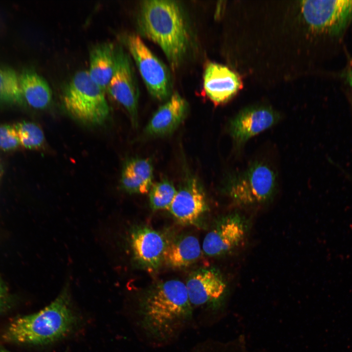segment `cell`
I'll return each mask as SVG.
<instances>
[{
    "mask_svg": "<svg viewBox=\"0 0 352 352\" xmlns=\"http://www.w3.org/2000/svg\"><path fill=\"white\" fill-rule=\"evenodd\" d=\"M132 60L121 45H116L115 66L106 91L128 112L133 127L138 126L139 89Z\"/></svg>",
    "mask_w": 352,
    "mask_h": 352,
    "instance_id": "ba28073f",
    "label": "cell"
},
{
    "mask_svg": "<svg viewBox=\"0 0 352 352\" xmlns=\"http://www.w3.org/2000/svg\"><path fill=\"white\" fill-rule=\"evenodd\" d=\"M2 174H3V169H2V168L1 166V165L0 164V182L2 176Z\"/></svg>",
    "mask_w": 352,
    "mask_h": 352,
    "instance_id": "484cf974",
    "label": "cell"
},
{
    "mask_svg": "<svg viewBox=\"0 0 352 352\" xmlns=\"http://www.w3.org/2000/svg\"><path fill=\"white\" fill-rule=\"evenodd\" d=\"M20 84L26 106L44 110L51 105L52 92L47 81L35 70L26 68L19 75Z\"/></svg>",
    "mask_w": 352,
    "mask_h": 352,
    "instance_id": "e0dca14e",
    "label": "cell"
},
{
    "mask_svg": "<svg viewBox=\"0 0 352 352\" xmlns=\"http://www.w3.org/2000/svg\"><path fill=\"white\" fill-rule=\"evenodd\" d=\"M280 118L278 113L270 108H248L230 120L229 133L236 146L239 148L252 137L273 126Z\"/></svg>",
    "mask_w": 352,
    "mask_h": 352,
    "instance_id": "8fae6325",
    "label": "cell"
},
{
    "mask_svg": "<svg viewBox=\"0 0 352 352\" xmlns=\"http://www.w3.org/2000/svg\"><path fill=\"white\" fill-rule=\"evenodd\" d=\"M0 105L26 106L19 76L12 68L0 66Z\"/></svg>",
    "mask_w": 352,
    "mask_h": 352,
    "instance_id": "ffe728a7",
    "label": "cell"
},
{
    "mask_svg": "<svg viewBox=\"0 0 352 352\" xmlns=\"http://www.w3.org/2000/svg\"><path fill=\"white\" fill-rule=\"evenodd\" d=\"M75 323L66 290L40 311L13 320L3 337L8 342L21 344H44L67 334Z\"/></svg>",
    "mask_w": 352,
    "mask_h": 352,
    "instance_id": "7a4b0ae2",
    "label": "cell"
},
{
    "mask_svg": "<svg viewBox=\"0 0 352 352\" xmlns=\"http://www.w3.org/2000/svg\"><path fill=\"white\" fill-rule=\"evenodd\" d=\"M8 297L6 290L0 281V313L4 311L7 308Z\"/></svg>",
    "mask_w": 352,
    "mask_h": 352,
    "instance_id": "cb8c5ba5",
    "label": "cell"
},
{
    "mask_svg": "<svg viewBox=\"0 0 352 352\" xmlns=\"http://www.w3.org/2000/svg\"><path fill=\"white\" fill-rule=\"evenodd\" d=\"M21 146L29 150H37L43 147L45 137L42 129L36 123L22 121L14 124Z\"/></svg>",
    "mask_w": 352,
    "mask_h": 352,
    "instance_id": "7402d4cb",
    "label": "cell"
},
{
    "mask_svg": "<svg viewBox=\"0 0 352 352\" xmlns=\"http://www.w3.org/2000/svg\"><path fill=\"white\" fill-rule=\"evenodd\" d=\"M346 74V80L349 85L352 87V67L348 70Z\"/></svg>",
    "mask_w": 352,
    "mask_h": 352,
    "instance_id": "d4e9b609",
    "label": "cell"
},
{
    "mask_svg": "<svg viewBox=\"0 0 352 352\" xmlns=\"http://www.w3.org/2000/svg\"><path fill=\"white\" fill-rule=\"evenodd\" d=\"M277 187V175L273 168L266 162L257 160L230 175L224 188L235 205L253 207L272 199Z\"/></svg>",
    "mask_w": 352,
    "mask_h": 352,
    "instance_id": "5b68a950",
    "label": "cell"
},
{
    "mask_svg": "<svg viewBox=\"0 0 352 352\" xmlns=\"http://www.w3.org/2000/svg\"><path fill=\"white\" fill-rule=\"evenodd\" d=\"M203 89L215 104L225 103L242 87L239 76L227 66L210 63L203 74Z\"/></svg>",
    "mask_w": 352,
    "mask_h": 352,
    "instance_id": "5bb4252c",
    "label": "cell"
},
{
    "mask_svg": "<svg viewBox=\"0 0 352 352\" xmlns=\"http://www.w3.org/2000/svg\"><path fill=\"white\" fill-rule=\"evenodd\" d=\"M0 352H11L0 346Z\"/></svg>",
    "mask_w": 352,
    "mask_h": 352,
    "instance_id": "4316f807",
    "label": "cell"
},
{
    "mask_svg": "<svg viewBox=\"0 0 352 352\" xmlns=\"http://www.w3.org/2000/svg\"><path fill=\"white\" fill-rule=\"evenodd\" d=\"M122 40L132 56L150 94L159 101L167 100L172 94L170 73L165 64L134 34Z\"/></svg>",
    "mask_w": 352,
    "mask_h": 352,
    "instance_id": "8992f818",
    "label": "cell"
},
{
    "mask_svg": "<svg viewBox=\"0 0 352 352\" xmlns=\"http://www.w3.org/2000/svg\"><path fill=\"white\" fill-rule=\"evenodd\" d=\"M183 180L169 211L180 224H195L207 209L205 195L195 176L188 175Z\"/></svg>",
    "mask_w": 352,
    "mask_h": 352,
    "instance_id": "30bf717a",
    "label": "cell"
},
{
    "mask_svg": "<svg viewBox=\"0 0 352 352\" xmlns=\"http://www.w3.org/2000/svg\"><path fill=\"white\" fill-rule=\"evenodd\" d=\"M248 232V222L242 214L227 215L220 219L205 237L203 251L211 257L231 253L242 245Z\"/></svg>",
    "mask_w": 352,
    "mask_h": 352,
    "instance_id": "9c48e42d",
    "label": "cell"
},
{
    "mask_svg": "<svg viewBox=\"0 0 352 352\" xmlns=\"http://www.w3.org/2000/svg\"><path fill=\"white\" fill-rule=\"evenodd\" d=\"M149 192L150 204L153 210H169L176 190L172 182L163 179L152 185Z\"/></svg>",
    "mask_w": 352,
    "mask_h": 352,
    "instance_id": "44dd1931",
    "label": "cell"
},
{
    "mask_svg": "<svg viewBox=\"0 0 352 352\" xmlns=\"http://www.w3.org/2000/svg\"><path fill=\"white\" fill-rule=\"evenodd\" d=\"M115 49L113 43L106 42L95 45L90 51L89 75L105 91L114 72Z\"/></svg>",
    "mask_w": 352,
    "mask_h": 352,
    "instance_id": "2e32d148",
    "label": "cell"
},
{
    "mask_svg": "<svg viewBox=\"0 0 352 352\" xmlns=\"http://www.w3.org/2000/svg\"><path fill=\"white\" fill-rule=\"evenodd\" d=\"M153 167L147 158H133L127 161L122 169L121 188L130 194H144L152 186Z\"/></svg>",
    "mask_w": 352,
    "mask_h": 352,
    "instance_id": "ac0fdd59",
    "label": "cell"
},
{
    "mask_svg": "<svg viewBox=\"0 0 352 352\" xmlns=\"http://www.w3.org/2000/svg\"><path fill=\"white\" fill-rule=\"evenodd\" d=\"M140 33L156 44L173 68L183 61L189 45L190 31L181 6L177 1L147 0L140 5Z\"/></svg>",
    "mask_w": 352,
    "mask_h": 352,
    "instance_id": "6da1fadb",
    "label": "cell"
},
{
    "mask_svg": "<svg viewBox=\"0 0 352 352\" xmlns=\"http://www.w3.org/2000/svg\"><path fill=\"white\" fill-rule=\"evenodd\" d=\"M105 92L87 70L76 72L64 87L61 101L66 112L86 125L98 126L108 118L110 108Z\"/></svg>",
    "mask_w": 352,
    "mask_h": 352,
    "instance_id": "277c9868",
    "label": "cell"
},
{
    "mask_svg": "<svg viewBox=\"0 0 352 352\" xmlns=\"http://www.w3.org/2000/svg\"><path fill=\"white\" fill-rule=\"evenodd\" d=\"M200 254L198 239L191 235H181L167 242L163 262L172 268H184L195 263Z\"/></svg>",
    "mask_w": 352,
    "mask_h": 352,
    "instance_id": "d6986e66",
    "label": "cell"
},
{
    "mask_svg": "<svg viewBox=\"0 0 352 352\" xmlns=\"http://www.w3.org/2000/svg\"><path fill=\"white\" fill-rule=\"evenodd\" d=\"M21 146L14 125H0V149L5 152L15 150Z\"/></svg>",
    "mask_w": 352,
    "mask_h": 352,
    "instance_id": "603a6c76",
    "label": "cell"
},
{
    "mask_svg": "<svg viewBox=\"0 0 352 352\" xmlns=\"http://www.w3.org/2000/svg\"><path fill=\"white\" fill-rule=\"evenodd\" d=\"M190 304L200 306L220 299L227 285L218 270L201 268L192 272L185 284Z\"/></svg>",
    "mask_w": 352,
    "mask_h": 352,
    "instance_id": "4fadbf2b",
    "label": "cell"
},
{
    "mask_svg": "<svg viewBox=\"0 0 352 352\" xmlns=\"http://www.w3.org/2000/svg\"><path fill=\"white\" fill-rule=\"evenodd\" d=\"M188 107L187 101L181 95L173 93L154 114L146 127V132L153 136L172 133L185 118Z\"/></svg>",
    "mask_w": 352,
    "mask_h": 352,
    "instance_id": "9a60e30c",
    "label": "cell"
},
{
    "mask_svg": "<svg viewBox=\"0 0 352 352\" xmlns=\"http://www.w3.org/2000/svg\"><path fill=\"white\" fill-rule=\"evenodd\" d=\"M190 302L185 284L170 280L154 286L141 305L146 327L158 335L174 330L189 315Z\"/></svg>",
    "mask_w": 352,
    "mask_h": 352,
    "instance_id": "3957f363",
    "label": "cell"
},
{
    "mask_svg": "<svg viewBox=\"0 0 352 352\" xmlns=\"http://www.w3.org/2000/svg\"><path fill=\"white\" fill-rule=\"evenodd\" d=\"M134 261L142 268L152 272L163 262L167 242L158 232L149 227H134L130 236Z\"/></svg>",
    "mask_w": 352,
    "mask_h": 352,
    "instance_id": "7c38bea8",
    "label": "cell"
},
{
    "mask_svg": "<svg viewBox=\"0 0 352 352\" xmlns=\"http://www.w3.org/2000/svg\"><path fill=\"white\" fill-rule=\"evenodd\" d=\"M301 6L304 20L316 34L339 37L352 21V0H306Z\"/></svg>",
    "mask_w": 352,
    "mask_h": 352,
    "instance_id": "52a82bcc",
    "label": "cell"
}]
</instances>
